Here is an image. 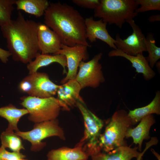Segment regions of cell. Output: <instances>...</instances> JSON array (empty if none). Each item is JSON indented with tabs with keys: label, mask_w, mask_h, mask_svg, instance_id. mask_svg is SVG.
<instances>
[{
	"label": "cell",
	"mask_w": 160,
	"mask_h": 160,
	"mask_svg": "<svg viewBox=\"0 0 160 160\" xmlns=\"http://www.w3.org/2000/svg\"><path fill=\"white\" fill-rule=\"evenodd\" d=\"M102 55L103 53L100 52L89 61L80 63L75 79L82 89L86 87L96 88L105 81L102 66L99 62Z\"/></svg>",
	"instance_id": "cell-9"
},
{
	"label": "cell",
	"mask_w": 160,
	"mask_h": 160,
	"mask_svg": "<svg viewBox=\"0 0 160 160\" xmlns=\"http://www.w3.org/2000/svg\"><path fill=\"white\" fill-rule=\"evenodd\" d=\"M15 134L31 143L30 150L38 152L42 149L46 143L42 141L52 136H57L63 140H65L64 132L59 125L58 120H54L35 124L33 128L27 132H15Z\"/></svg>",
	"instance_id": "cell-7"
},
{
	"label": "cell",
	"mask_w": 160,
	"mask_h": 160,
	"mask_svg": "<svg viewBox=\"0 0 160 160\" xmlns=\"http://www.w3.org/2000/svg\"><path fill=\"white\" fill-rule=\"evenodd\" d=\"M15 160H28L23 159H17Z\"/></svg>",
	"instance_id": "cell-34"
},
{
	"label": "cell",
	"mask_w": 160,
	"mask_h": 160,
	"mask_svg": "<svg viewBox=\"0 0 160 160\" xmlns=\"http://www.w3.org/2000/svg\"><path fill=\"white\" fill-rule=\"evenodd\" d=\"M132 126L127 112L121 109L115 112L109 120L103 133L99 138L100 151L108 152L122 146H127L124 140L127 129Z\"/></svg>",
	"instance_id": "cell-3"
},
{
	"label": "cell",
	"mask_w": 160,
	"mask_h": 160,
	"mask_svg": "<svg viewBox=\"0 0 160 160\" xmlns=\"http://www.w3.org/2000/svg\"><path fill=\"white\" fill-rule=\"evenodd\" d=\"M20 104L29 112L28 120L38 123L57 119L60 110L69 108L57 98H39L24 96L20 98Z\"/></svg>",
	"instance_id": "cell-4"
},
{
	"label": "cell",
	"mask_w": 160,
	"mask_h": 160,
	"mask_svg": "<svg viewBox=\"0 0 160 160\" xmlns=\"http://www.w3.org/2000/svg\"><path fill=\"white\" fill-rule=\"evenodd\" d=\"M49 4L47 0H17L15 4L17 10H23L39 17L44 15Z\"/></svg>",
	"instance_id": "cell-22"
},
{
	"label": "cell",
	"mask_w": 160,
	"mask_h": 160,
	"mask_svg": "<svg viewBox=\"0 0 160 160\" xmlns=\"http://www.w3.org/2000/svg\"><path fill=\"white\" fill-rule=\"evenodd\" d=\"M156 140L154 139L151 138L149 142L146 143V146L143 152L141 153L139 156L137 158V160H142V156L145 151L151 146L153 145H156Z\"/></svg>",
	"instance_id": "cell-30"
},
{
	"label": "cell",
	"mask_w": 160,
	"mask_h": 160,
	"mask_svg": "<svg viewBox=\"0 0 160 160\" xmlns=\"http://www.w3.org/2000/svg\"><path fill=\"white\" fill-rule=\"evenodd\" d=\"M156 67L159 71H160V61H158L155 64Z\"/></svg>",
	"instance_id": "cell-33"
},
{
	"label": "cell",
	"mask_w": 160,
	"mask_h": 160,
	"mask_svg": "<svg viewBox=\"0 0 160 160\" xmlns=\"http://www.w3.org/2000/svg\"><path fill=\"white\" fill-rule=\"evenodd\" d=\"M76 106L82 115L84 126V136L79 143L89 156H92L101 152L98 143L104 122L89 110L85 103L78 102Z\"/></svg>",
	"instance_id": "cell-6"
},
{
	"label": "cell",
	"mask_w": 160,
	"mask_h": 160,
	"mask_svg": "<svg viewBox=\"0 0 160 160\" xmlns=\"http://www.w3.org/2000/svg\"><path fill=\"white\" fill-rule=\"evenodd\" d=\"M44 15L45 25L57 35L63 44L91 47L86 37L85 19L73 7L60 2L50 3Z\"/></svg>",
	"instance_id": "cell-1"
},
{
	"label": "cell",
	"mask_w": 160,
	"mask_h": 160,
	"mask_svg": "<svg viewBox=\"0 0 160 160\" xmlns=\"http://www.w3.org/2000/svg\"><path fill=\"white\" fill-rule=\"evenodd\" d=\"M32 60L27 64V68L29 74H31L37 71L40 68L54 63L59 64L63 68V74L67 73L66 67L67 63L65 57L61 54L51 55L39 53Z\"/></svg>",
	"instance_id": "cell-19"
},
{
	"label": "cell",
	"mask_w": 160,
	"mask_h": 160,
	"mask_svg": "<svg viewBox=\"0 0 160 160\" xmlns=\"http://www.w3.org/2000/svg\"><path fill=\"white\" fill-rule=\"evenodd\" d=\"M81 89V86L75 79L69 80L60 85L57 92V98L69 108L76 106L78 102L85 103L80 95Z\"/></svg>",
	"instance_id": "cell-15"
},
{
	"label": "cell",
	"mask_w": 160,
	"mask_h": 160,
	"mask_svg": "<svg viewBox=\"0 0 160 160\" xmlns=\"http://www.w3.org/2000/svg\"><path fill=\"white\" fill-rule=\"evenodd\" d=\"M38 45L41 54L56 55L62 44L57 35L45 24L40 23L37 31Z\"/></svg>",
	"instance_id": "cell-13"
},
{
	"label": "cell",
	"mask_w": 160,
	"mask_h": 160,
	"mask_svg": "<svg viewBox=\"0 0 160 160\" xmlns=\"http://www.w3.org/2000/svg\"><path fill=\"white\" fill-rule=\"evenodd\" d=\"M148 20L152 23L160 21V15L158 14L151 15L149 17Z\"/></svg>",
	"instance_id": "cell-31"
},
{
	"label": "cell",
	"mask_w": 160,
	"mask_h": 160,
	"mask_svg": "<svg viewBox=\"0 0 160 160\" xmlns=\"http://www.w3.org/2000/svg\"><path fill=\"white\" fill-rule=\"evenodd\" d=\"M107 24L101 19L95 20L92 17L87 18L85 19L86 37L91 42L100 39L114 49H116V41L109 33L106 29Z\"/></svg>",
	"instance_id": "cell-12"
},
{
	"label": "cell",
	"mask_w": 160,
	"mask_h": 160,
	"mask_svg": "<svg viewBox=\"0 0 160 160\" xmlns=\"http://www.w3.org/2000/svg\"><path fill=\"white\" fill-rule=\"evenodd\" d=\"M1 146L0 147V160H15L25 159L26 156L20 153L10 152Z\"/></svg>",
	"instance_id": "cell-27"
},
{
	"label": "cell",
	"mask_w": 160,
	"mask_h": 160,
	"mask_svg": "<svg viewBox=\"0 0 160 160\" xmlns=\"http://www.w3.org/2000/svg\"><path fill=\"white\" fill-rule=\"evenodd\" d=\"M25 108H18L12 104L0 108V116L6 119L8 122L6 130L9 131H20L17 124L20 119L23 116L28 114Z\"/></svg>",
	"instance_id": "cell-21"
},
{
	"label": "cell",
	"mask_w": 160,
	"mask_h": 160,
	"mask_svg": "<svg viewBox=\"0 0 160 160\" xmlns=\"http://www.w3.org/2000/svg\"><path fill=\"white\" fill-rule=\"evenodd\" d=\"M135 0L136 3L140 6L136 10L137 14L151 10H160V0Z\"/></svg>",
	"instance_id": "cell-26"
},
{
	"label": "cell",
	"mask_w": 160,
	"mask_h": 160,
	"mask_svg": "<svg viewBox=\"0 0 160 160\" xmlns=\"http://www.w3.org/2000/svg\"><path fill=\"white\" fill-rule=\"evenodd\" d=\"M40 23L25 19L19 12L16 19L1 27L14 60L28 64L39 53L37 31Z\"/></svg>",
	"instance_id": "cell-2"
},
{
	"label": "cell",
	"mask_w": 160,
	"mask_h": 160,
	"mask_svg": "<svg viewBox=\"0 0 160 160\" xmlns=\"http://www.w3.org/2000/svg\"><path fill=\"white\" fill-rule=\"evenodd\" d=\"M87 47L82 44L70 47L62 44L61 49L56 55L61 54L65 57L68 69L65 77L61 81L62 84L75 79L80 63L87 59L88 57Z\"/></svg>",
	"instance_id": "cell-11"
},
{
	"label": "cell",
	"mask_w": 160,
	"mask_h": 160,
	"mask_svg": "<svg viewBox=\"0 0 160 160\" xmlns=\"http://www.w3.org/2000/svg\"><path fill=\"white\" fill-rule=\"evenodd\" d=\"M138 147L127 146L117 147L108 152H101L91 156V160H131L137 158L141 153L137 151Z\"/></svg>",
	"instance_id": "cell-18"
},
{
	"label": "cell",
	"mask_w": 160,
	"mask_h": 160,
	"mask_svg": "<svg viewBox=\"0 0 160 160\" xmlns=\"http://www.w3.org/2000/svg\"><path fill=\"white\" fill-rule=\"evenodd\" d=\"M60 85L52 81L47 73L37 71L24 77L19 83L18 88L29 96L44 98L54 97Z\"/></svg>",
	"instance_id": "cell-8"
},
{
	"label": "cell",
	"mask_w": 160,
	"mask_h": 160,
	"mask_svg": "<svg viewBox=\"0 0 160 160\" xmlns=\"http://www.w3.org/2000/svg\"><path fill=\"white\" fill-rule=\"evenodd\" d=\"M89 156L78 144L73 148L63 147L48 153L47 160H87Z\"/></svg>",
	"instance_id": "cell-17"
},
{
	"label": "cell",
	"mask_w": 160,
	"mask_h": 160,
	"mask_svg": "<svg viewBox=\"0 0 160 160\" xmlns=\"http://www.w3.org/2000/svg\"><path fill=\"white\" fill-rule=\"evenodd\" d=\"M108 55L109 57H121L127 59L132 64L136 71L143 74L145 80L148 81L153 78L156 75V73L149 65L146 57L143 53L139 54L135 56L127 55L118 49L110 51Z\"/></svg>",
	"instance_id": "cell-14"
},
{
	"label": "cell",
	"mask_w": 160,
	"mask_h": 160,
	"mask_svg": "<svg viewBox=\"0 0 160 160\" xmlns=\"http://www.w3.org/2000/svg\"><path fill=\"white\" fill-rule=\"evenodd\" d=\"M11 54L8 51L0 47V60L2 62L6 63L8 60V58Z\"/></svg>",
	"instance_id": "cell-29"
},
{
	"label": "cell",
	"mask_w": 160,
	"mask_h": 160,
	"mask_svg": "<svg viewBox=\"0 0 160 160\" xmlns=\"http://www.w3.org/2000/svg\"><path fill=\"white\" fill-rule=\"evenodd\" d=\"M16 0H0V26L8 23L11 20L13 5Z\"/></svg>",
	"instance_id": "cell-25"
},
{
	"label": "cell",
	"mask_w": 160,
	"mask_h": 160,
	"mask_svg": "<svg viewBox=\"0 0 160 160\" xmlns=\"http://www.w3.org/2000/svg\"><path fill=\"white\" fill-rule=\"evenodd\" d=\"M1 145L4 148H9L13 152L20 153L21 150L25 149L20 137L13 131L5 130L0 135Z\"/></svg>",
	"instance_id": "cell-23"
},
{
	"label": "cell",
	"mask_w": 160,
	"mask_h": 160,
	"mask_svg": "<svg viewBox=\"0 0 160 160\" xmlns=\"http://www.w3.org/2000/svg\"><path fill=\"white\" fill-rule=\"evenodd\" d=\"M160 114V91L156 92L154 97L148 104L145 106L130 110L128 115L132 125L140 121L144 117L152 114Z\"/></svg>",
	"instance_id": "cell-20"
},
{
	"label": "cell",
	"mask_w": 160,
	"mask_h": 160,
	"mask_svg": "<svg viewBox=\"0 0 160 160\" xmlns=\"http://www.w3.org/2000/svg\"><path fill=\"white\" fill-rule=\"evenodd\" d=\"M145 44L146 51L148 53L146 58L149 66L152 69L160 59V48L156 46L153 35L151 33H149L146 37Z\"/></svg>",
	"instance_id": "cell-24"
},
{
	"label": "cell",
	"mask_w": 160,
	"mask_h": 160,
	"mask_svg": "<svg viewBox=\"0 0 160 160\" xmlns=\"http://www.w3.org/2000/svg\"><path fill=\"white\" fill-rule=\"evenodd\" d=\"M72 1L80 7L94 10L99 6L100 3V0H73Z\"/></svg>",
	"instance_id": "cell-28"
},
{
	"label": "cell",
	"mask_w": 160,
	"mask_h": 160,
	"mask_svg": "<svg viewBox=\"0 0 160 160\" xmlns=\"http://www.w3.org/2000/svg\"><path fill=\"white\" fill-rule=\"evenodd\" d=\"M155 122V120L153 114L144 117L136 127H130L127 129L125 137H132L133 143L136 145L138 144V150L141 152L143 141L144 140H148L150 138V129Z\"/></svg>",
	"instance_id": "cell-16"
},
{
	"label": "cell",
	"mask_w": 160,
	"mask_h": 160,
	"mask_svg": "<svg viewBox=\"0 0 160 160\" xmlns=\"http://www.w3.org/2000/svg\"><path fill=\"white\" fill-rule=\"evenodd\" d=\"M151 151L153 153L154 155V156L158 160H160V155L157 152H156L153 149H151Z\"/></svg>",
	"instance_id": "cell-32"
},
{
	"label": "cell",
	"mask_w": 160,
	"mask_h": 160,
	"mask_svg": "<svg viewBox=\"0 0 160 160\" xmlns=\"http://www.w3.org/2000/svg\"><path fill=\"white\" fill-rule=\"evenodd\" d=\"M138 6L135 0H101L94 16L121 28L126 21L138 15L136 10Z\"/></svg>",
	"instance_id": "cell-5"
},
{
	"label": "cell",
	"mask_w": 160,
	"mask_h": 160,
	"mask_svg": "<svg viewBox=\"0 0 160 160\" xmlns=\"http://www.w3.org/2000/svg\"><path fill=\"white\" fill-rule=\"evenodd\" d=\"M132 29V33L124 39L120 38L119 35L116 36L115 44L117 49L121 50L126 54L135 56L139 54L147 52L145 44V38L141 29L135 22L133 19L126 21Z\"/></svg>",
	"instance_id": "cell-10"
}]
</instances>
